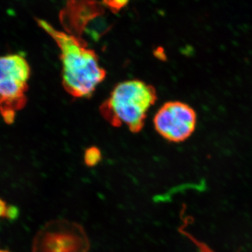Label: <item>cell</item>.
<instances>
[{
	"instance_id": "277c9868",
	"label": "cell",
	"mask_w": 252,
	"mask_h": 252,
	"mask_svg": "<svg viewBox=\"0 0 252 252\" xmlns=\"http://www.w3.org/2000/svg\"><path fill=\"white\" fill-rule=\"evenodd\" d=\"M90 242L79 223L55 220L46 223L33 241L32 252H89Z\"/></svg>"
},
{
	"instance_id": "3957f363",
	"label": "cell",
	"mask_w": 252,
	"mask_h": 252,
	"mask_svg": "<svg viewBox=\"0 0 252 252\" xmlns=\"http://www.w3.org/2000/svg\"><path fill=\"white\" fill-rule=\"evenodd\" d=\"M31 67L23 56H0V117L6 124H13L27 103Z\"/></svg>"
},
{
	"instance_id": "5b68a950",
	"label": "cell",
	"mask_w": 252,
	"mask_h": 252,
	"mask_svg": "<svg viewBox=\"0 0 252 252\" xmlns=\"http://www.w3.org/2000/svg\"><path fill=\"white\" fill-rule=\"evenodd\" d=\"M196 124L195 111L180 101L165 102L154 119L158 133L165 140L175 143L188 140L193 135Z\"/></svg>"
},
{
	"instance_id": "8992f818",
	"label": "cell",
	"mask_w": 252,
	"mask_h": 252,
	"mask_svg": "<svg viewBox=\"0 0 252 252\" xmlns=\"http://www.w3.org/2000/svg\"><path fill=\"white\" fill-rule=\"evenodd\" d=\"M104 13L103 4L97 0H66L60 19L68 34L82 38L90 23Z\"/></svg>"
},
{
	"instance_id": "30bf717a",
	"label": "cell",
	"mask_w": 252,
	"mask_h": 252,
	"mask_svg": "<svg viewBox=\"0 0 252 252\" xmlns=\"http://www.w3.org/2000/svg\"><path fill=\"white\" fill-rule=\"evenodd\" d=\"M20 216L19 208L16 205H7L6 212H5L4 218L9 220L10 222H14L18 220Z\"/></svg>"
},
{
	"instance_id": "9c48e42d",
	"label": "cell",
	"mask_w": 252,
	"mask_h": 252,
	"mask_svg": "<svg viewBox=\"0 0 252 252\" xmlns=\"http://www.w3.org/2000/svg\"><path fill=\"white\" fill-rule=\"evenodd\" d=\"M129 1L130 0H102V4L114 14H117L127 6Z\"/></svg>"
},
{
	"instance_id": "7c38bea8",
	"label": "cell",
	"mask_w": 252,
	"mask_h": 252,
	"mask_svg": "<svg viewBox=\"0 0 252 252\" xmlns=\"http://www.w3.org/2000/svg\"><path fill=\"white\" fill-rule=\"evenodd\" d=\"M0 252H11L8 251V250H0Z\"/></svg>"
},
{
	"instance_id": "7a4b0ae2",
	"label": "cell",
	"mask_w": 252,
	"mask_h": 252,
	"mask_svg": "<svg viewBox=\"0 0 252 252\" xmlns=\"http://www.w3.org/2000/svg\"><path fill=\"white\" fill-rule=\"evenodd\" d=\"M155 88L138 79L123 81L113 89L99 107L102 117L111 126H125L130 132L138 133L143 129L147 113L155 104Z\"/></svg>"
},
{
	"instance_id": "ba28073f",
	"label": "cell",
	"mask_w": 252,
	"mask_h": 252,
	"mask_svg": "<svg viewBox=\"0 0 252 252\" xmlns=\"http://www.w3.org/2000/svg\"><path fill=\"white\" fill-rule=\"evenodd\" d=\"M102 160V154L97 147H91L85 151L84 162L88 167L96 166Z\"/></svg>"
},
{
	"instance_id": "6da1fadb",
	"label": "cell",
	"mask_w": 252,
	"mask_h": 252,
	"mask_svg": "<svg viewBox=\"0 0 252 252\" xmlns=\"http://www.w3.org/2000/svg\"><path fill=\"white\" fill-rule=\"evenodd\" d=\"M36 22L61 51L64 90L76 98L90 97L107 75L95 51L89 48L83 38L58 31L44 20L37 19Z\"/></svg>"
},
{
	"instance_id": "52a82bcc",
	"label": "cell",
	"mask_w": 252,
	"mask_h": 252,
	"mask_svg": "<svg viewBox=\"0 0 252 252\" xmlns=\"http://www.w3.org/2000/svg\"><path fill=\"white\" fill-rule=\"evenodd\" d=\"M190 220V219L189 217H185V218H182L184 223L182 225V226L179 228V232H180L181 234L184 235L185 236L187 237V238H188L192 243L195 244V245L198 247L199 252H215L207 244L200 241L198 239L193 237V235L190 234V233H188V232L186 230V227L188 225L189 220Z\"/></svg>"
},
{
	"instance_id": "8fae6325",
	"label": "cell",
	"mask_w": 252,
	"mask_h": 252,
	"mask_svg": "<svg viewBox=\"0 0 252 252\" xmlns=\"http://www.w3.org/2000/svg\"><path fill=\"white\" fill-rule=\"evenodd\" d=\"M6 207H7V205H6V201L0 198V218H4Z\"/></svg>"
}]
</instances>
